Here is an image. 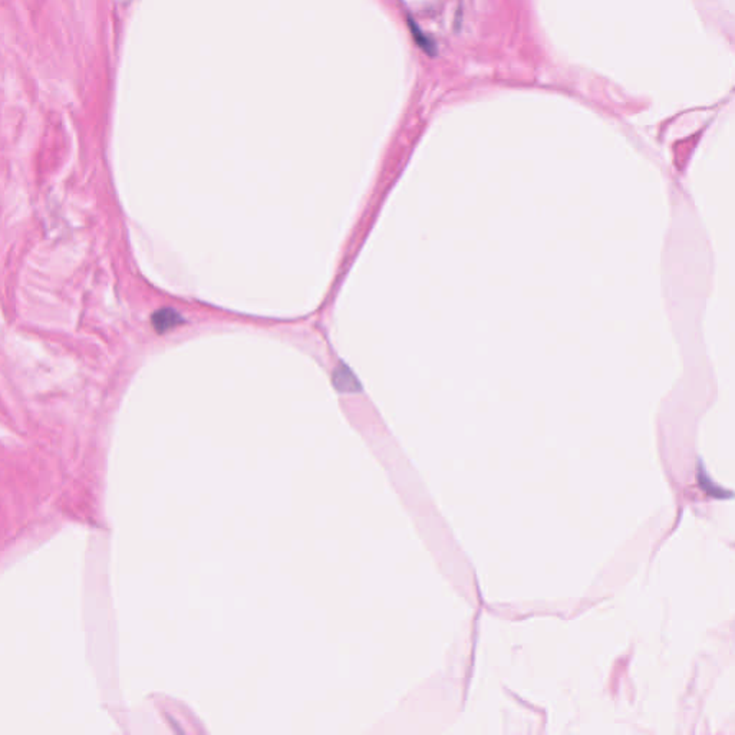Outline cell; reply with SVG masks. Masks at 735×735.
Wrapping results in <instances>:
<instances>
[{"instance_id":"obj_1","label":"cell","mask_w":735,"mask_h":735,"mask_svg":"<svg viewBox=\"0 0 735 735\" xmlns=\"http://www.w3.org/2000/svg\"><path fill=\"white\" fill-rule=\"evenodd\" d=\"M151 323L158 333H164L167 330L174 329L180 323H183V318L177 311H174L171 308H164V309H160L152 313Z\"/></svg>"},{"instance_id":"obj_2","label":"cell","mask_w":735,"mask_h":735,"mask_svg":"<svg viewBox=\"0 0 735 735\" xmlns=\"http://www.w3.org/2000/svg\"><path fill=\"white\" fill-rule=\"evenodd\" d=\"M333 378H335V386L339 391L352 392V391H358L359 389L355 377L352 375V372L348 370L346 366H341L339 370L335 372V377H333Z\"/></svg>"},{"instance_id":"obj_3","label":"cell","mask_w":735,"mask_h":735,"mask_svg":"<svg viewBox=\"0 0 735 735\" xmlns=\"http://www.w3.org/2000/svg\"><path fill=\"white\" fill-rule=\"evenodd\" d=\"M410 29H411V33H412V37H414L415 42L418 44V46H419L424 52H427V53L431 55V56H434V55L437 53V46H436V44L432 42V39H429L428 37L424 35L422 30L415 25V22L410 20Z\"/></svg>"}]
</instances>
